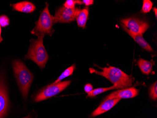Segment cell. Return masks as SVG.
Listing matches in <instances>:
<instances>
[{
  "label": "cell",
  "instance_id": "d6986e66",
  "mask_svg": "<svg viewBox=\"0 0 157 118\" xmlns=\"http://www.w3.org/2000/svg\"><path fill=\"white\" fill-rule=\"evenodd\" d=\"M76 4H82V1H75V0H67L63 4V7L68 9H73L75 8Z\"/></svg>",
  "mask_w": 157,
  "mask_h": 118
},
{
  "label": "cell",
  "instance_id": "9a60e30c",
  "mask_svg": "<svg viewBox=\"0 0 157 118\" xmlns=\"http://www.w3.org/2000/svg\"><path fill=\"white\" fill-rule=\"evenodd\" d=\"M75 65H73L72 66L69 67L68 68L66 69L62 73L61 75L59 77V78L52 84H56V83H59V82H61L63 79H65V78L69 77V76H71V75H72L74 71H75Z\"/></svg>",
  "mask_w": 157,
  "mask_h": 118
},
{
  "label": "cell",
  "instance_id": "7402d4cb",
  "mask_svg": "<svg viewBox=\"0 0 157 118\" xmlns=\"http://www.w3.org/2000/svg\"><path fill=\"white\" fill-rule=\"evenodd\" d=\"M94 3V1L93 0H83L82 1V4H85L86 6L92 5Z\"/></svg>",
  "mask_w": 157,
  "mask_h": 118
},
{
  "label": "cell",
  "instance_id": "ba28073f",
  "mask_svg": "<svg viewBox=\"0 0 157 118\" xmlns=\"http://www.w3.org/2000/svg\"><path fill=\"white\" fill-rule=\"evenodd\" d=\"M9 99L3 77L0 76V118L7 114L9 108Z\"/></svg>",
  "mask_w": 157,
  "mask_h": 118
},
{
  "label": "cell",
  "instance_id": "8992f818",
  "mask_svg": "<svg viewBox=\"0 0 157 118\" xmlns=\"http://www.w3.org/2000/svg\"><path fill=\"white\" fill-rule=\"evenodd\" d=\"M121 22L128 30L138 34H143L149 27L148 23L134 18H124L121 19Z\"/></svg>",
  "mask_w": 157,
  "mask_h": 118
},
{
  "label": "cell",
  "instance_id": "5bb4252c",
  "mask_svg": "<svg viewBox=\"0 0 157 118\" xmlns=\"http://www.w3.org/2000/svg\"><path fill=\"white\" fill-rule=\"evenodd\" d=\"M137 63L141 71L145 75H149L153 67V64L151 62L140 58Z\"/></svg>",
  "mask_w": 157,
  "mask_h": 118
},
{
  "label": "cell",
  "instance_id": "9c48e42d",
  "mask_svg": "<svg viewBox=\"0 0 157 118\" xmlns=\"http://www.w3.org/2000/svg\"><path fill=\"white\" fill-rule=\"evenodd\" d=\"M138 92L139 90L136 88H127L111 93L106 97L105 100L112 99L132 98L138 95Z\"/></svg>",
  "mask_w": 157,
  "mask_h": 118
},
{
  "label": "cell",
  "instance_id": "2e32d148",
  "mask_svg": "<svg viewBox=\"0 0 157 118\" xmlns=\"http://www.w3.org/2000/svg\"><path fill=\"white\" fill-rule=\"evenodd\" d=\"M115 89H117V87L114 86L108 87L98 88L97 89H93L92 91L88 93V97H94V96H97V95L102 94L104 92Z\"/></svg>",
  "mask_w": 157,
  "mask_h": 118
},
{
  "label": "cell",
  "instance_id": "4fadbf2b",
  "mask_svg": "<svg viewBox=\"0 0 157 118\" xmlns=\"http://www.w3.org/2000/svg\"><path fill=\"white\" fill-rule=\"evenodd\" d=\"M89 8H86L80 10L78 11L76 17L78 26L80 27L85 28L89 16Z\"/></svg>",
  "mask_w": 157,
  "mask_h": 118
},
{
  "label": "cell",
  "instance_id": "ffe728a7",
  "mask_svg": "<svg viewBox=\"0 0 157 118\" xmlns=\"http://www.w3.org/2000/svg\"><path fill=\"white\" fill-rule=\"evenodd\" d=\"M10 19L7 16L3 15L0 16V26L2 27H6L9 25Z\"/></svg>",
  "mask_w": 157,
  "mask_h": 118
},
{
  "label": "cell",
  "instance_id": "ac0fdd59",
  "mask_svg": "<svg viewBox=\"0 0 157 118\" xmlns=\"http://www.w3.org/2000/svg\"><path fill=\"white\" fill-rule=\"evenodd\" d=\"M153 3L150 0H144L143 1V5L142 7V11L144 13L150 12L152 9Z\"/></svg>",
  "mask_w": 157,
  "mask_h": 118
},
{
  "label": "cell",
  "instance_id": "3957f363",
  "mask_svg": "<svg viewBox=\"0 0 157 118\" xmlns=\"http://www.w3.org/2000/svg\"><path fill=\"white\" fill-rule=\"evenodd\" d=\"M44 35H41L38 36L37 39L30 41L29 49L25 56V59L33 61L40 68L45 67L48 59V55L43 43Z\"/></svg>",
  "mask_w": 157,
  "mask_h": 118
},
{
  "label": "cell",
  "instance_id": "8fae6325",
  "mask_svg": "<svg viewBox=\"0 0 157 118\" xmlns=\"http://www.w3.org/2000/svg\"><path fill=\"white\" fill-rule=\"evenodd\" d=\"M121 25L122 26V28L124 31L130 35L132 37L136 42L137 43L138 45L143 48L144 49L149 51H153L151 47L150 46L149 43L146 41L144 38L143 36V35L138 34L134 33L132 32L131 31H129L124 25L121 24Z\"/></svg>",
  "mask_w": 157,
  "mask_h": 118
},
{
  "label": "cell",
  "instance_id": "6da1fadb",
  "mask_svg": "<svg viewBox=\"0 0 157 118\" xmlns=\"http://www.w3.org/2000/svg\"><path fill=\"white\" fill-rule=\"evenodd\" d=\"M101 69L102 70L100 71L91 68L90 69V72L108 79L117 89L130 87L135 80L132 75H128L118 68L110 66Z\"/></svg>",
  "mask_w": 157,
  "mask_h": 118
},
{
  "label": "cell",
  "instance_id": "52a82bcc",
  "mask_svg": "<svg viewBox=\"0 0 157 118\" xmlns=\"http://www.w3.org/2000/svg\"><path fill=\"white\" fill-rule=\"evenodd\" d=\"M79 10L80 9L75 7L73 9L67 8L63 6L61 7L56 11L54 17V24L69 23L74 21Z\"/></svg>",
  "mask_w": 157,
  "mask_h": 118
},
{
  "label": "cell",
  "instance_id": "30bf717a",
  "mask_svg": "<svg viewBox=\"0 0 157 118\" xmlns=\"http://www.w3.org/2000/svg\"><path fill=\"white\" fill-rule=\"evenodd\" d=\"M120 99H112L104 100V102L92 113L91 116L92 117H95L107 112L117 104L120 102Z\"/></svg>",
  "mask_w": 157,
  "mask_h": 118
},
{
  "label": "cell",
  "instance_id": "e0dca14e",
  "mask_svg": "<svg viewBox=\"0 0 157 118\" xmlns=\"http://www.w3.org/2000/svg\"><path fill=\"white\" fill-rule=\"evenodd\" d=\"M149 95L151 98L153 100L157 99V82H155L149 89Z\"/></svg>",
  "mask_w": 157,
  "mask_h": 118
},
{
  "label": "cell",
  "instance_id": "cb8c5ba5",
  "mask_svg": "<svg viewBox=\"0 0 157 118\" xmlns=\"http://www.w3.org/2000/svg\"><path fill=\"white\" fill-rule=\"evenodd\" d=\"M153 11L155 12V16H156V17L157 18V9L156 8H154L153 9Z\"/></svg>",
  "mask_w": 157,
  "mask_h": 118
},
{
  "label": "cell",
  "instance_id": "603a6c76",
  "mask_svg": "<svg viewBox=\"0 0 157 118\" xmlns=\"http://www.w3.org/2000/svg\"><path fill=\"white\" fill-rule=\"evenodd\" d=\"M1 32H2V28L1 26H0V43L2 41V38L1 36Z\"/></svg>",
  "mask_w": 157,
  "mask_h": 118
},
{
  "label": "cell",
  "instance_id": "d4e9b609",
  "mask_svg": "<svg viewBox=\"0 0 157 118\" xmlns=\"http://www.w3.org/2000/svg\"><path fill=\"white\" fill-rule=\"evenodd\" d=\"M23 118H32L31 116L30 115H28V116H26V117H24Z\"/></svg>",
  "mask_w": 157,
  "mask_h": 118
},
{
  "label": "cell",
  "instance_id": "44dd1931",
  "mask_svg": "<svg viewBox=\"0 0 157 118\" xmlns=\"http://www.w3.org/2000/svg\"><path fill=\"white\" fill-rule=\"evenodd\" d=\"M93 87L90 84H86L84 87V90L86 93H89L93 90Z\"/></svg>",
  "mask_w": 157,
  "mask_h": 118
},
{
  "label": "cell",
  "instance_id": "5b68a950",
  "mask_svg": "<svg viewBox=\"0 0 157 118\" xmlns=\"http://www.w3.org/2000/svg\"><path fill=\"white\" fill-rule=\"evenodd\" d=\"M71 83V81L68 80L61 81L55 84H51L44 89H42L36 95L34 101L35 102H40L54 96L65 90L69 86Z\"/></svg>",
  "mask_w": 157,
  "mask_h": 118
},
{
  "label": "cell",
  "instance_id": "7a4b0ae2",
  "mask_svg": "<svg viewBox=\"0 0 157 118\" xmlns=\"http://www.w3.org/2000/svg\"><path fill=\"white\" fill-rule=\"evenodd\" d=\"M13 69L19 89L25 99H26L33 80V75L26 66L19 60L13 62Z\"/></svg>",
  "mask_w": 157,
  "mask_h": 118
},
{
  "label": "cell",
  "instance_id": "277c9868",
  "mask_svg": "<svg viewBox=\"0 0 157 118\" xmlns=\"http://www.w3.org/2000/svg\"><path fill=\"white\" fill-rule=\"evenodd\" d=\"M46 4L45 8L40 14L39 19L31 31V34L37 36L41 35H51L53 33L52 27L54 24V17L51 15L49 12V5L48 3H46Z\"/></svg>",
  "mask_w": 157,
  "mask_h": 118
},
{
  "label": "cell",
  "instance_id": "7c38bea8",
  "mask_svg": "<svg viewBox=\"0 0 157 118\" xmlns=\"http://www.w3.org/2000/svg\"><path fill=\"white\" fill-rule=\"evenodd\" d=\"M11 6L14 10L24 13H31L36 10L35 5L32 2L28 1L21 2L12 4Z\"/></svg>",
  "mask_w": 157,
  "mask_h": 118
}]
</instances>
